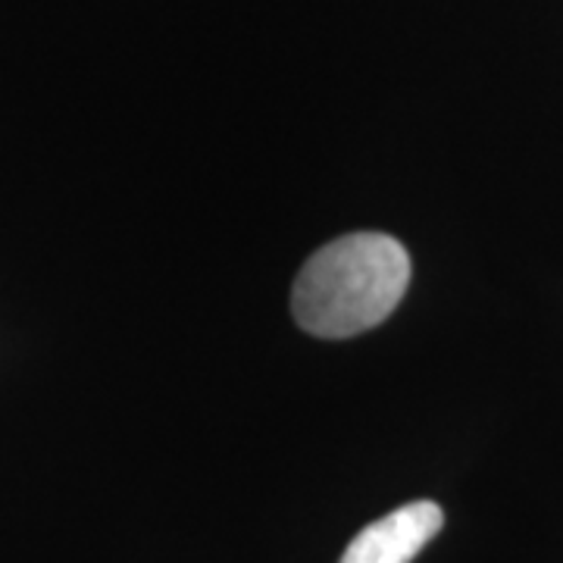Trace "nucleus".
<instances>
[{
    "instance_id": "obj_1",
    "label": "nucleus",
    "mask_w": 563,
    "mask_h": 563,
    "mask_svg": "<svg viewBox=\"0 0 563 563\" xmlns=\"http://www.w3.org/2000/svg\"><path fill=\"white\" fill-rule=\"evenodd\" d=\"M407 285V247L383 232H354L307 257L291 313L317 339H354L395 313Z\"/></svg>"
},
{
    "instance_id": "obj_2",
    "label": "nucleus",
    "mask_w": 563,
    "mask_h": 563,
    "mask_svg": "<svg viewBox=\"0 0 563 563\" xmlns=\"http://www.w3.org/2000/svg\"><path fill=\"white\" fill-rule=\"evenodd\" d=\"M444 526L435 501H410L369 523L344 548L339 563H410Z\"/></svg>"
}]
</instances>
